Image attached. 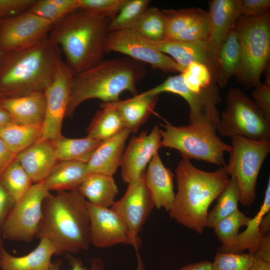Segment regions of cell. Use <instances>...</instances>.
Here are the masks:
<instances>
[{
  "label": "cell",
  "instance_id": "1",
  "mask_svg": "<svg viewBox=\"0 0 270 270\" xmlns=\"http://www.w3.org/2000/svg\"><path fill=\"white\" fill-rule=\"evenodd\" d=\"M177 192L168 212L171 218L199 234L206 224L210 204L226 187L230 176L226 165L214 172L195 167L182 158L175 169Z\"/></svg>",
  "mask_w": 270,
  "mask_h": 270
},
{
  "label": "cell",
  "instance_id": "2",
  "mask_svg": "<svg viewBox=\"0 0 270 270\" xmlns=\"http://www.w3.org/2000/svg\"><path fill=\"white\" fill-rule=\"evenodd\" d=\"M48 36L37 44L0 56V98L44 92L63 61Z\"/></svg>",
  "mask_w": 270,
  "mask_h": 270
},
{
  "label": "cell",
  "instance_id": "3",
  "mask_svg": "<svg viewBox=\"0 0 270 270\" xmlns=\"http://www.w3.org/2000/svg\"><path fill=\"white\" fill-rule=\"evenodd\" d=\"M35 237L50 240L56 255L86 250L90 243L86 200L78 190L50 194L44 199Z\"/></svg>",
  "mask_w": 270,
  "mask_h": 270
},
{
  "label": "cell",
  "instance_id": "4",
  "mask_svg": "<svg viewBox=\"0 0 270 270\" xmlns=\"http://www.w3.org/2000/svg\"><path fill=\"white\" fill-rule=\"evenodd\" d=\"M110 21L78 8L52 24L48 38L62 51L74 75L104 60Z\"/></svg>",
  "mask_w": 270,
  "mask_h": 270
},
{
  "label": "cell",
  "instance_id": "5",
  "mask_svg": "<svg viewBox=\"0 0 270 270\" xmlns=\"http://www.w3.org/2000/svg\"><path fill=\"white\" fill-rule=\"evenodd\" d=\"M146 64L130 58L104 60L74 76L66 116L71 117L84 102L98 98L103 102L120 100L124 91L136 95V84L146 74Z\"/></svg>",
  "mask_w": 270,
  "mask_h": 270
},
{
  "label": "cell",
  "instance_id": "6",
  "mask_svg": "<svg viewBox=\"0 0 270 270\" xmlns=\"http://www.w3.org/2000/svg\"><path fill=\"white\" fill-rule=\"evenodd\" d=\"M235 28L241 54L240 64L236 76L246 87L255 88L262 84L260 77L270 57V12L257 18L240 16Z\"/></svg>",
  "mask_w": 270,
  "mask_h": 270
},
{
  "label": "cell",
  "instance_id": "7",
  "mask_svg": "<svg viewBox=\"0 0 270 270\" xmlns=\"http://www.w3.org/2000/svg\"><path fill=\"white\" fill-rule=\"evenodd\" d=\"M160 128L162 146L178 151L182 158L202 160L219 166L226 164V152L230 153L232 146L224 143L216 130L198 124L174 126L168 122Z\"/></svg>",
  "mask_w": 270,
  "mask_h": 270
},
{
  "label": "cell",
  "instance_id": "8",
  "mask_svg": "<svg viewBox=\"0 0 270 270\" xmlns=\"http://www.w3.org/2000/svg\"><path fill=\"white\" fill-rule=\"evenodd\" d=\"M225 98L226 107L220 116L217 132L224 136H242L270 142V120L253 100L238 88L230 90Z\"/></svg>",
  "mask_w": 270,
  "mask_h": 270
},
{
  "label": "cell",
  "instance_id": "9",
  "mask_svg": "<svg viewBox=\"0 0 270 270\" xmlns=\"http://www.w3.org/2000/svg\"><path fill=\"white\" fill-rule=\"evenodd\" d=\"M232 138V151L226 164L230 176H234L238 188L240 204L252 205L256 198L258 177L270 152V142H258L242 136Z\"/></svg>",
  "mask_w": 270,
  "mask_h": 270
},
{
  "label": "cell",
  "instance_id": "10",
  "mask_svg": "<svg viewBox=\"0 0 270 270\" xmlns=\"http://www.w3.org/2000/svg\"><path fill=\"white\" fill-rule=\"evenodd\" d=\"M147 91L152 94L168 92L182 96L190 108V124L204 126L216 130L220 121L217 104L222 100V97L216 84L204 92L196 94L187 88L180 74L169 76L160 84Z\"/></svg>",
  "mask_w": 270,
  "mask_h": 270
},
{
  "label": "cell",
  "instance_id": "11",
  "mask_svg": "<svg viewBox=\"0 0 270 270\" xmlns=\"http://www.w3.org/2000/svg\"><path fill=\"white\" fill-rule=\"evenodd\" d=\"M50 193L40 182L34 184L8 215L2 228V238L31 242L42 216L43 201Z\"/></svg>",
  "mask_w": 270,
  "mask_h": 270
},
{
  "label": "cell",
  "instance_id": "12",
  "mask_svg": "<svg viewBox=\"0 0 270 270\" xmlns=\"http://www.w3.org/2000/svg\"><path fill=\"white\" fill-rule=\"evenodd\" d=\"M112 52L126 54L164 72H181L174 59L162 52L150 40L133 29L108 32L105 43V52Z\"/></svg>",
  "mask_w": 270,
  "mask_h": 270
},
{
  "label": "cell",
  "instance_id": "13",
  "mask_svg": "<svg viewBox=\"0 0 270 270\" xmlns=\"http://www.w3.org/2000/svg\"><path fill=\"white\" fill-rule=\"evenodd\" d=\"M52 24L29 11L0 18V51H17L37 44L48 36Z\"/></svg>",
  "mask_w": 270,
  "mask_h": 270
},
{
  "label": "cell",
  "instance_id": "14",
  "mask_svg": "<svg viewBox=\"0 0 270 270\" xmlns=\"http://www.w3.org/2000/svg\"><path fill=\"white\" fill-rule=\"evenodd\" d=\"M74 76L62 61L54 80L44 91L46 109L40 140H48L54 143L62 136V126L66 114Z\"/></svg>",
  "mask_w": 270,
  "mask_h": 270
},
{
  "label": "cell",
  "instance_id": "15",
  "mask_svg": "<svg viewBox=\"0 0 270 270\" xmlns=\"http://www.w3.org/2000/svg\"><path fill=\"white\" fill-rule=\"evenodd\" d=\"M144 174L128 184L123 196L115 201L110 208L118 214L124 222L130 235L132 245L136 252L141 245L139 236L142 226L154 206L146 187Z\"/></svg>",
  "mask_w": 270,
  "mask_h": 270
},
{
  "label": "cell",
  "instance_id": "16",
  "mask_svg": "<svg viewBox=\"0 0 270 270\" xmlns=\"http://www.w3.org/2000/svg\"><path fill=\"white\" fill-rule=\"evenodd\" d=\"M151 42L160 51L176 62L181 72L192 62L206 65L212 72L214 82L218 84V49L210 40L190 42L165 40L160 42Z\"/></svg>",
  "mask_w": 270,
  "mask_h": 270
},
{
  "label": "cell",
  "instance_id": "17",
  "mask_svg": "<svg viewBox=\"0 0 270 270\" xmlns=\"http://www.w3.org/2000/svg\"><path fill=\"white\" fill-rule=\"evenodd\" d=\"M90 220V243L98 248L118 244L132 245L128 228L120 216L110 208L93 204L86 200Z\"/></svg>",
  "mask_w": 270,
  "mask_h": 270
},
{
  "label": "cell",
  "instance_id": "18",
  "mask_svg": "<svg viewBox=\"0 0 270 270\" xmlns=\"http://www.w3.org/2000/svg\"><path fill=\"white\" fill-rule=\"evenodd\" d=\"M160 128L154 126L151 132L142 131L134 136L124 150L120 166L122 180L128 184L140 178L154 156L162 147Z\"/></svg>",
  "mask_w": 270,
  "mask_h": 270
},
{
  "label": "cell",
  "instance_id": "19",
  "mask_svg": "<svg viewBox=\"0 0 270 270\" xmlns=\"http://www.w3.org/2000/svg\"><path fill=\"white\" fill-rule=\"evenodd\" d=\"M174 174L164 164L158 152L149 162L144 172L146 187L151 196L154 207L169 212L175 197Z\"/></svg>",
  "mask_w": 270,
  "mask_h": 270
},
{
  "label": "cell",
  "instance_id": "20",
  "mask_svg": "<svg viewBox=\"0 0 270 270\" xmlns=\"http://www.w3.org/2000/svg\"><path fill=\"white\" fill-rule=\"evenodd\" d=\"M33 182L43 181L58 162L54 143L39 140L16 156Z\"/></svg>",
  "mask_w": 270,
  "mask_h": 270
},
{
  "label": "cell",
  "instance_id": "21",
  "mask_svg": "<svg viewBox=\"0 0 270 270\" xmlns=\"http://www.w3.org/2000/svg\"><path fill=\"white\" fill-rule=\"evenodd\" d=\"M0 106L8 112L14 122L42 126L46 109L44 92L0 98Z\"/></svg>",
  "mask_w": 270,
  "mask_h": 270
},
{
  "label": "cell",
  "instance_id": "22",
  "mask_svg": "<svg viewBox=\"0 0 270 270\" xmlns=\"http://www.w3.org/2000/svg\"><path fill=\"white\" fill-rule=\"evenodd\" d=\"M130 133V130L125 128L114 136L102 142L86 163L88 173L113 176L120 166L126 142Z\"/></svg>",
  "mask_w": 270,
  "mask_h": 270
},
{
  "label": "cell",
  "instance_id": "23",
  "mask_svg": "<svg viewBox=\"0 0 270 270\" xmlns=\"http://www.w3.org/2000/svg\"><path fill=\"white\" fill-rule=\"evenodd\" d=\"M158 96L146 91L127 100L102 102L100 105L115 108L122 119L126 128L135 133L154 112Z\"/></svg>",
  "mask_w": 270,
  "mask_h": 270
},
{
  "label": "cell",
  "instance_id": "24",
  "mask_svg": "<svg viewBox=\"0 0 270 270\" xmlns=\"http://www.w3.org/2000/svg\"><path fill=\"white\" fill-rule=\"evenodd\" d=\"M208 2V40L219 50L229 30L240 16V0H210Z\"/></svg>",
  "mask_w": 270,
  "mask_h": 270
},
{
  "label": "cell",
  "instance_id": "25",
  "mask_svg": "<svg viewBox=\"0 0 270 270\" xmlns=\"http://www.w3.org/2000/svg\"><path fill=\"white\" fill-rule=\"evenodd\" d=\"M2 270H47L56 255L55 248L50 240L42 238L37 246L24 256H14L0 246Z\"/></svg>",
  "mask_w": 270,
  "mask_h": 270
},
{
  "label": "cell",
  "instance_id": "26",
  "mask_svg": "<svg viewBox=\"0 0 270 270\" xmlns=\"http://www.w3.org/2000/svg\"><path fill=\"white\" fill-rule=\"evenodd\" d=\"M86 163L58 161L49 175L40 183L47 190H78L88 174Z\"/></svg>",
  "mask_w": 270,
  "mask_h": 270
},
{
  "label": "cell",
  "instance_id": "27",
  "mask_svg": "<svg viewBox=\"0 0 270 270\" xmlns=\"http://www.w3.org/2000/svg\"><path fill=\"white\" fill-rule=\"evenodd\" d=\"M78 190L86 201L105 208L112 206L118 193L113 176L95 172L88 174Z\"/></svg>",
  "mask_w": 270,
  "mask_h": 270
},
{
  "label": "cell",
  "instance_id": "28",
  "mask_svg": "<svg viewBox=\"0 0 270 270\" xmlns=\"http://www.w3.org/2000/svg\"><path fill=\"white\" fill-rule=\"evenodd\" d=\"M236 24V23H235ZM241 62L239 38L235 24L230 29L218 50V85L224 86L231 77L236 76Z\"/></svg>",
  "mask_w": 270,
  "mask_h": 270
},
{
  "label": "cell",
  "instance_id": "29",
  "mask_svg": "<svg viewBox=\"0 0 270 270\" xmlns=\"http://www.w3.org/2000/svg\"><path fill=\"white\" fill-rule=\"evenodd\" d=\"M41 134V126L11 122L0 128V138L15 156L37 142Z\"/></svg>",
  "mask_w": 270,
  "mask_h": 270
},
{
  "label": "cell",
  "instance_id": "30",
  "mask_svg": "<svg viewBox=\"0 0 270 270\" xmlns=\"http://www.w3.org/2000/svg\"><path fill=\"white\" fill-rule=\"evenodd\" d=\"M102 142L88 136L79 138L62 136L54 145L59 161H78L86 164Z\"/></svg>",
  "mask_w": 270,
  "mask_h": 270
},
{
  "label": "cell",
  "instance_id": "31",
  "mask_svg": "<svg viewBox=\"0 0 270 270\" xmlns=\"http://www.w3.org/2000/svg\"><path fill=\"white\" fill-rule=\"evenodd\" d=\"M101 110L94 115L87 128L88 136L106 141L126 128L118 112L112 108L100 105Z\"/></svg>",
  "mask_w": 270,
  "mask_h": 270
},
{
  "label": "cell",
  "instance_id": "32",
  "mask_svg": "<svg viewBox=\"0 0 270 270\" xmlns=\"http://www.w3.org/2000/svg\"><path fill=\"white\" fill-rule=\"evenodd\" d=\"M270 210V178H269L264 198L260 208L257 214L250 218L246 229L238 234L235 245L229 253L241 254L246 250L251 254L257 247L260 240L264 236L260 229V225L262 218Z\"/></svg>",
  "mask_w": 270,
  "mask_h": 270
},
{
  "label": "cell",
  "instance_id": "33",
  "mask_svg": "<svg viewBox=\"0 0 270 270\" xmlns=\"http://www.w3.org/2000/svg\"><path fill=\"white\" fill-rule=\"evenodd\" d=\"M250 218L238 209L216 224L213 228L216 237L222 243L218 252H230L236 244L240 228L246 226Z\"/></svg>",
  "mask_w": 270,
  "mask_h": 270
},
{
  "label": "cell",
  "instance_id": "34",
  "mask_svg": "<svg viewBox=\"0 0 270 270\" xmlns=\"http://www.w3.org/2000/svg\"><path fill=\"white\" fill-rule=\"evenodd\" d=\"M0 182L15 202L28 192L34 183L16 158L0 176Z\"/></svg>",
  "mask_w": 270,
  "mask_h": 270
},
{
  "label": "cell",
  "instance_id": "35",
  "mask_svg": "<svg viewBox=\"0 0 270 270\" xmlns=\"http://www.w3.org/2000/svg\"><path fill=\"white\" fill-rule=\"evenodd\" d=\"M240 200L236 181L234 176H230L228 184L218 198L213 209L208 213L206 227L213 228L218 222L237 210Z\"/></svg>",
  "mask_w": 270,
  "mask_h": 270
},
{
  "label": "cell",
  "instance_id": "36",
  "mask_svg": "<svg viewBox=\"0 0 270 270\" xmlns=\"http://www.w3.org/2000/svg\"><path fill=\"white\" fill-rule=\"evenodd\" d=\"M132 29L152 42L166 39L165 18L162 10L156 7H148Z\"/></svg>",
  "mask_w": 270,
  "mask_h": 270
},
{
  "label": "cell",
  "instance_id": "37",
  "mask_svg": "<svg viewBox=\"0 0 270 270\" xmlns=\"http://www.w3.org/2000/svg\"><path fill=\"white\" fill-rule=\"evenodd\" d=\"M148 0H124L118 13L108 24V32L132 29L149 7Z\"/></svg>",
  "mask_w": 270,
  "mask_h": 270
},
{
  "label": "cell",
  "instance_id": "38",
  "mask_svg": "<svg viewBox=\"0 0 270 270\" xmlns=\"http://www.w3.org/2000/svg\"><path fill=\"white\" fill-rule=\"evenodd\" d=\"M166 23V39H170L204 16L207 12L192 8L181 10H162Z\"/></svg>",
  "mask_w": 270,
  "mask_h": 270
},
{
  "label": "cell",
  "instance_id": "39",
  "mask_svg": "<svg viewBox=\"0 0 270 270\" xmlns=\"http://www.w3.org/2000/svg\"><path fill=\"white\" fill-rule=\"evenodd\" d=\"M78 8L79 0H37L28 11L54 24Z\"/></svg>",
  "mask_w": 270,
  "mask_h": 270
},
{
  "label": "cell",
  "instance_id": "40",
  "mask_svg": "<svg viewBox=\"0 0 270 270\" xmlns=\"http://www.w3.org/2000/svg\"><path fill=\"white\" fill-rule=\"evenodd\" d=\"M180 74L187 88L196 94L204 92L216 84L210 68L202 63H190Z\"/></svg>",
  "mask_w": 270,
  "mask_h": 270
},
{
  "label": "cell",
  "instance_id": "41",
  "mask_svg": "<svg viewBox=\"0 0 270 270\" xmlns=\"http://www.w3.org/2000/svg\"><path fill=\"white\" fill-rule=\"evenodd\" d=\"M254 258L249 253L218 252L212 262V270H248Z\"/></svg>",
  "mask_w": 270,
  "mask_h": 270
},
{
  "label": "cell",
  "instance_id": "42",
  "mask_svg": "<svg viewBox=\"0 0 270 270\" xmlns=\"http://www.w3.org/2000/svg\"><path fill=\"white\" fill-rule=\"evenodd\" d=\"M124 0H79L80 8L112 20L118 13Z\"/></svg>",
  "mask_w": 270,
  "mask_h": 270
},
{
  "label": "cell",
  "instance_id": "43",
  "mask_svg": "<svg viewBox=\"0 0 270 270\" xmlns=\"http://www.w3.org/2000/svg\"><path fill=\"white\" fill-rule=\"evenodd\" d=\"M210 34V24L208 12L188 28L170 39L180 41L190 42L206 40Z\"/></svg>",
  "mask_w": 270,
  "mask_h": 270
},
{
  "label": "cell",
  "instance_id": "44",
  "mask_svg": "<svg viewBox=\"0 0 270 270\" xmlns=\"http://www.w3.org/2000/svg\"><path fill=\"white\" fill-rule=\"evenodd\" d=\"M270 0H240V16L257 18L270 12Z\"/></svg>",
  "mask_w": 270,
  "mask_h": 270
},
{
  "label": "cell",
  "instance_id": "45",
  "mask_svg": "<svg viewBox=\"0 0 270 270\" xmlns=\"http://www.w3.org/2000/svg\"><path fill=\"white\" fill-rule=\"evenodd\" d=\"M37 0H0V18L11 17L29 10Z\"/></svg>",
  "mask_w": 270,
  "mask_h": 270
},
{
  "label": "cell",
  "instance_id": "46",
  "mask_svg": "<svg viewBox=\"0 0 270 270\" xmlns=\"http://www.w3.org/2000/svg\"><path fill=\"white\" fill-rule=\"evenodd\" d=\"M253 100L263 112L268 120H270V78H266L264 84L255 88L252 93Z\"/></svg>",
  "mask_w": 270,
  "mask_h": 270
},
{
  "label": "cell",
  "instance_id": "47",
  "mask_svg": "<svg viewBox=\"0 0 270 270\" xmlns=\"http://www.w3.org/2000/svg\"><path fill=\"white\" fill-rule=\"evenodd\" d=\"M68 260L71 268L70 270H104V264L99 257H94L91 260L90 268L84 266L82 260L78 258L68 256ZM62 260H58L52 262L47 270H60Z\"/></svg>",
  "mask_w": 270,
  "mask_h": 270
},
{
  "label": "cell",
  "instance_id": "48",
  "mask_svg": "<svg viewBox=\"0 0 270 270\" xmlns=\"http://www.w3.org/2000/svg\"><path fill=\"white\" fill-rule=\"evenodd\" d=\"M15 203L0 182V246H2L3 225Z\"/></svg>",
  "mask_w": 270,
  "mask_h": 270
},
{
  "label": "cell",
  "instance_id": "49",
  "mask_svg": "<svg viewBox=\"0 0 270 270\" xmlns=\"http://www.w3.org/2000/svg\"><path fill=\"white\" fill-rule=\"evenodd\" d=\"M250 254L254 259L270 262V232L263 236L256 248Z\"/></svg>",
  "mask_w": 270,
  "mask_h": 270
},
{
  "label": "cell",
  "instance_id": "50",
  "mask_svg": "<svg viewBox=\"0 0 270 270\" xmlns=\"http://www.w3.org/2000/svg\"><path fill=\"white\" fill-rule=\"evenodd\" d=\"M15 160L16 156L0 136V176Z\"/></svg>",
  "mask_w": 270,
  "mask_h": 270
},
{
  "label": "cell",
  "instance_id": "51",
  "mask_svg": "<svg viewBox=\"0 0 270 270\" xmlns=\"http://www.w3.org/2000/svg\"><path fill=\"white\" fill-rule=\"evenodd\" d=\"M178 270H212V262L208 260H202L186 264Z\"/></svg>",
  "mask_w": 270,
  "mask_h": 270
},
{
  "label": "cell",
  "instance_id": "52",
  "mask_svg": "<svg viewBox=\"0 0 270 270\" xmlns=\"http://www.w3.org/2000/svg\"><path fill=\"white\" fill-rule=\"evenodd\" d=\"M248 270H270V262L254 259Z\"/></svg>",
  "mask_w": 270,
  "mask_h": 270
},
{
  "label": "cell",
  "instance_id": "53",
  "mask_svg": "<svg viewBox=\"0 0 270 270\" xmlns=\"http://www.w3.org/2000/svg\"><path fill=\"white\" fill-rule=\"evenodd\" d=\"M12 122L8 112L0 106V128Z\"/></svg>",
  "mask_w": 270,
  "mask_h": 270
},
{
  "label": "cell",
  "instance_id": "54",
  "mask_svg": "<svg viewBox=\"0 0 270 270\" xmlns=\"http://www.w3.org/2000/svg\"><path fill=\"white\" fill-rule=\"evenodd\" d=\"M137 258V267L136 270H144L143 260L138 252H136Z\"/></svg>",
  "mask_w": 270,
  "mask_h": 270
},
{
  "label": "cell",
  "instance_id": "55",
  "mask_svg": "<svg viewBox=\"0 0 270 270\" xmlns=\"http://www.w3.org/2000/svg\"><path fill=\"white\" fill-rule=\"evenodd\" d=\"M0 265H1V254H0Z\"/></svg>",
  "mask_w": 270,
  "mask_h": 270
},
{
  "label": "cell",
  "instance_id": "56",
  "mask_svg": "<svg viewBox=\"0 0 270 270\" xmlns=\"http://www.w3.org/2000/svg\"><path fill=\"white\" fill-rule=\"evenodd\" d=\"M1 54H2V52H1L0 51V56H1Z\"/></svg>",
  "mask_w": 270,
  "mask_h": 270
}]
</instances>
